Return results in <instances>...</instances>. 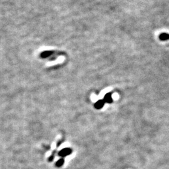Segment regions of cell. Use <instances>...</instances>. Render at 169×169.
I'll use <instances>...</instances> for the list:
<instances>
[{
    "mask_svg": "<svg viewBox=\"0 0 169 169\" xmlns=\"http://www.w3.org/2000/svg\"><path fill=\"white\" fill-rule=\"evenodd\" d=\"M72 153V150L70 149H67L65 148L63 150H62L60 152H59V155L61 157H65L67 156L68 155H70Z\"/></svg>",
    "mask_w": 169,
    "mask_h": 169,
    "instance_id": "obj_1",
    "label": "cell"
},
{
    "mask_svg": "<svg viewBox=\"0 0 169 169\" xmlns=\"http://www.w3.org/2000/svg\"><path fill=\"white\" fill-rule=\"evenodd\" d=\"M53 54V52L52 51H45L41 53L40 56L43 58H46L51 57Z\"/></svg>",
    "mask_w": 169,
    "mask_h": 169,
    "instance_id": "obj_2",
    "label": "cell"
},
{
    "mask_svg": "<svg viewBox=\"0 0 169 169\" xmlns=\"http://www.w3.org/2000/svg\"><path fill=\"white\" fill-rule=\"evenodd\" d=\"M103 101L106 103H111L113 101V99L112 97V95L111 93H107L104 96V99Z\"/></svg>",
    "mask_w": 169,
    "mask_h": 169,
    "instance_id": "obj_3",
    "label": "cell"
},
{
    "mask_svg": "<svg viewBox=\"0 0 169 169\" xmlns=\"http://www.w3.org/2000/svg\"><path fill=\"white\" fill-rule=\"evenodd\" d=\"M104 104H105V101L102 100H98L95 104V107L96 109H101L104 106Z\"/></svg>",
    "mask_w": 169,
    "mask_h": 169,
    "instance_id": "obj_4",
    "label": "cell"
},
{
    "mask_svg": "<svg viewBox=\"0 0 169 169\" xmlns=\"http://www.w3.org/2000/svg\"><path fill=\"white\" fill-rule=\"evenodd\" d=\"M159 40L161 41H166L169 40V34L166 33H161L159 35Z\"/></svg>",
    "mask_w": 169,
    "mask_h": 169,
    "instance_id": "obj_5",
    "label": "cell"
},
{
    "mask_svg": "<svg viewBox=\"0 0 169 169\" xmlns=\"http://www.w3.org/2000/svg\"><path fill=\"white\" fill-rule=\"evenodd\" d=\"M63 164H64V160L63 159H60L56 163V166H57V167H60L62 166L63 165Z\"/></svg>",
    "mask_w": 169,
    "mask_h": 169,
    "instance_id": "obj_6",
    "label": "cell"
}]
</instances>
